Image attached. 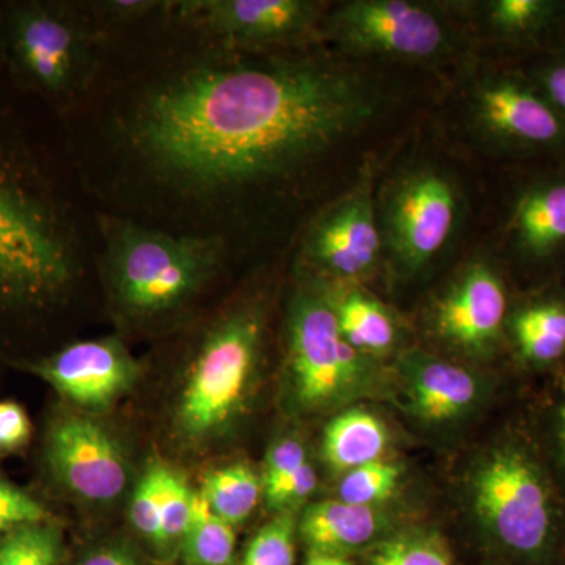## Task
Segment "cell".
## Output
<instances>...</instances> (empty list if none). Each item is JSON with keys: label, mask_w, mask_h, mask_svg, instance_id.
Listing matches in <instances>:
<instances>
[{"label": "cell", "mask_w": 565, "mask_h": 565, "mask_svg": "<svg viewBox=\"0 0 565 565\" xmlns=\"http://www.w3.org/2000/svg\"><path fill=\"white\" fill-rule=\"evenodd\" d=\"M228 52L145 85L118 120L137 170L188 204L214 207L289 180L381 109L375 84L344 63Z\"/></svg>", "instance_id": "obj_1"}, {"label": "cell", "mask_w": 565, "mask_h": 565, "mask_svg": "<svg viewBox=\"0 0 565 565\" xmlns=\"http://www.w3.org/2000/svg\"><path fill=\"white\" fill-rule=\"evenodd\" d=\"M84 244L50 152L0 92V362L22 351L68 307Z\"/></svg>", "instance_id": "obj_2"}, {"label": "cell", "mask_w": 565, "mask_h": 565, "mask_svg": "<svg viewBox=\"0 0 565 565\" xmlns=\"http://www.w3.org/2000/svg\"><path fill=\"white\" fill-rule=\"evenodd\" d=\"M264 348L266 318L250 300L226 303L193 330L167 412L178 451L210 455L237 433L258 388Z\"/></svg>", "instance_id": "obj_3"}, {"label": "cell", "mask_w": 565, "mask_h": 565, "mask_svg": "<svg viewBox=\"0 0 565 565\" xmlns=\"http://www.w3.org/2000/svg\"><path fill=\"white\" fill-rule=\"evenodd\" d=\"M99 270L122 332H156L180 321L217 277L225 243L203 233H170L103 217Z\"/></svg>", "instance_id": "obj_4"}, {"label": "cell", "mask_w": 565, "mask_h": 565, "mask_svg": "<svg viewBox=\"0 0 565 565\" xmlns=\"http://www.w3.org/2000/svg\"><path fill=\"white\" fill-rule=\"evenodd\" d=\"M99 32L87 3H6L0 7V63L17 90L63 107L93 79Z\"/></svg>", "instance_id": "obj_5"}, {"label": "cell", "mask_w": 565, "mask_h": 565, "mask_svg": "<svg viewBox=\"0 0 565 565\" xmlns=\"http://www.w3.org/2000/svg\"><path fill=\"white\" fill-rule=\"evenodd\" d=\"M471 504L500 552L544 564L556 548L557 516L544 470L525 448L503 445L482 457L470 482Z\"/></svg>", "instance_id": "obj_6"}, {"label": "cell", "mask_w": 565, "mask_h": 565, "mask_svg": "<svg viewBox=\"0 0 565 565\" xmlns=\"http://www.w3.org/2000/svg\"><path fill=\"white\" fill-rule=\"evenodd\" d=\"M285 348L286 399L297 414H323L370 390L367 356L344 340L332 305L319 289H300L292 297Z\"/></svg>", "instance_id": "obj_7"}, {"label": "cell", "mask_w": 565, "mask_h": 565, "mask_svg": "<svg viewBox=\"0 0 565 565\" xmlns=\"http://www.w3.org/2000/svg\"><path fill=\"white\" fill-rule=\"evenodd\" d=\"M41 462L52 484L71 500L117 503L132 481L128 446L102 416L63 407L44 429Z\"/></svg>", "instance_id": "obj_8"}, {"label": "cell", "mask_w": 565, "mask_h": 565, "mask_svg": "<svg viewBox=\"0 0 565 565\" xmlns=\"http://www.w3.org/2000/svg\"><path fill=\"white\" fill-rule=\"evenodd\" d=\"M319 32L348 54L401 61H433L451 44L440 11L408 0L341 3L323 20Z\"/></svg>", "instance_id": "obj_9"}, {"label": "cell", "mask_w": 565, "mask_h": 565, "mask_svg": "<svg viewBox=\"0 0 565 565\" xmlns=\"http://www.w3.org/2000/svg\"><path fill=\"white\" fill-rule=\"evenodd\" d=\"M323 6L311 0H189L178 20L230 51L286 46L321 29Z\"/></svg>", "instance_id": "obj_10"}, {"label": "cell", "mask_w": 565, "mask_h": 565, "mask_svg": "<svg viewBox=\"0 0 565 565\" xmlns=\"http://www.w3.org/2000/svg\"><path fill=\"white\" fill-rule=\"evenodd\" d=\"M382 239L394 259L416 273L438 255L455 233L459 196L455 184L437 170L405 174L386 199Z\"/></svg>", "instance_id": "obj_11"}, {"label": "cell", "mask_w": 565, "mask_h": 565, "mask_svg": "<svg viewBox=\"0 0 565 565\" xmlns=\"http://www.w3.org/2000/svg\"><path fill=\"white\" fill-rule=\"evenodd\" d=\"M50 384L70 407L102 416L131 393L141 375L120 337L76 341L18 366Z\"/></svg>", "instance_id": "obj_12"}, {"label": "cell", "mask_w": 565, "mask_h": 565, "mask_svg": "<svg viewBox=\"0 0 565 565\" xmlns=\"http://www.w3.org/2000/svg\"><path fill=\"white\" fill-rule=\"evenodd\" d=\"M382 247L370 185L364 184L311 222L302 239V263L315 273L351 280L374 269Z\"/></svg>", "instance_id": "obj_13"}, {"label": "cell", "mask_w": 565, "mask_h": 565, "mask_svg": "<svg viewBox=\"0 0 565 565\" xmlns=\"http://www.w3.org/2000/svg\"><path fill=\"white\" fill-rule=\"evenodd\" d=\"M473 114L479 128L501 143L545 150L565 141L563 115L514 77L484 82L476 92Z\"/></svg>", "instance_id": "obj_14"}, {"label": "cell", "mask_w": 565, "mask_h": 565, "mask_svg": "<svg viewBox=\"0 0 565 565\" xmlns=\"http://www.w3.org/2000/svg\"><path fill=\"white\" fill-rule=\"evenodd\" d=\"M505 311L503 281L489 264L475 263L435 307V332L460 351L489 352L500 340Z\"/></svg>", "instance_id": "obj_15"}, {"label": "cell", "mask_w": 565, "mask_h": 565, "mask_svg": "<svg viewBox=\"0 0 565 565\" xmlns=\"http://www.w3.org/2000/svg\"><path fill=\"white\" fill-rule=\"evenodd\" d=\"M399 373L412 412L426 423L463 418L482 396L481 381L471 371L422 351L405 353Z\"/></svg>", "instance_id": "obj_16"}, {"label": "cell", "mask_w": 565, "mask_h": 565, "mask_svg": "<svg viewBox=\"0 0 565 565\" xmlns=\"http://www.w3.org/2000/svg\"><path fill=\"white\" fill-rule=\"evenodd\" d=\"M386 525L377 508L327 500L305 509L297 522V534L311 553L344 557L379 544Z\"/></svg>", "instance_id": "obj_17"}, {"label": "cell", "mask_w": 565, "mask_h": 565, "mask_svg": "<svg viewBox=\"0 0 565 565\" xmlns=\"http://www.w3.org/2000/svg\"><path fill=\"white\" fill-rule=\"evenodd\" d=\"M515 243L526 255H552L565 245V180L541 182L520 199L512 218Z\"/></svg>", "instance_id": "obj_18"}, {"label": "cell", "mask_w": 565, "mask_h": 565, "mask_svg": "<svg viewBox=\"0 0 565 565\" xmlns=\"http://www.w3.org/2000/svg\"><path fill=\"white\" fill-rule=\"evenodd\" d=\"M388 445V429L381 418L353 407L330 419L323 430L322 457L337 473L377 462Z\"/></svg>", "instance_id": "obj_19"}, {"label": "cell", "mask_w": 565, "mask_h": 565, "mask_svg": "<svg viewBox=\"0 0 565 565\" xmlns=\"http://www.w3.org/2000/svg\"><path fill=\"white\" fill-rule=\"evenodd\" d=\"M326 294L338 329L353 349L366 356L385 355L397 341L396 322L384 305L359 289Z\"/></svg>", "instance_id": "obj_20"}, {"label": "cell", "mask_w": 565, "mask_h": 565, "mask_svg": "<svg viewBox=\"0 0 565 565\" xmlns=\"http://www.w3.org/2000/svg\"><path fill=\"white\" fill-rule=\"evenodd\" d=\"M200 493L215 515L237 526L255 512L263 481L247 463H230L204 476Z\"/></svg>", "instance_id": "obj_21"}, {"label": "cell", "mask_w": 565, "mask_h": 565, "mask_svg": "<svg viewBox=\"0 0 565 565\" xmlns=\"http://www.w3.org/2000/svg\"><path fill=\"white\" fill-rule=\"evenodd\" d=\"M511 327L520 355L527 362L546 364L564 355L565 305H531L516 313Z\"/></svg>", "instance_id": "obj_22"}, {"label": "cell", "mask_w": 565, "mask_h": 565, "mask_svg": "<svg viewBox=\"0 0 565 565\" xmlns=\"http://www.w3.org/2000/svg\"><path fill=\"white\" fill-rule=\"evenodd\" d=\"M211 511L202 497L195 493L193 515L188 534L182 541L180 557L184 565H232L236 548V531Z\"/></svg>", "instance_id": "obj_23"}, {"label": "cell", "mask_w": 565, "mask_h": 565, "mask_svg": "<svg viewBox=\"0 0 565 565\" xmlns=\"http://www.w3.org/2000/svg\"><path fill=\"white\" fill-rule=\"evenodd\" d=\"M366 565H455V556L444 535L415 530L382 539Z\"/></svg>", "instance_id": "obj_24"}, {"label": "cell", "mask_w": 565, "mask_h": 565, "mask_svg": "<svg viewBox=\"0 0 565 565\" xmlns=\"http://www.w3.org/2000/svg\"><path fill=\"white\" fill-rule=\"evenodd\" d=\"M65 537L57 522L18 527L0 537V565H61Z\"/></svg>", "instance_id": "obj_25"}, {"label": "cell", "mask_w": 565, "mask_h": 565, "mask_svg": "<svg viewBox=\"0 0 565 565\" xmlns=\"http://www.w3.org/2000/svg\"><path fill=\"white\" fill-rule=\"evenodd\" d=\"M195 493L181 475L172 468H166L161 508V525H159L156 555L162 559L180 556L182 541L188 534L193 515Z\"/></svg>", "instance_id": "obj_26"}, {"label": "cell", "mask_w": 565, "mask_h": 565, "mask_svg": "<svg viewBox=\"0 0 565 565\" xmlns=\"http://www.w3.org/2000/svg\"><path fill=\"white\" fill-rule=\"evenodd\" d=\"M403 471L397 465L377 460L348 471L341 479L338 500L356 505L377 508L384 503L399 486Z\"/></svg>", "instance_id": "obj_27"}, {"label": "cell", "mask_w": 565, "mask_h": 565, "mask_svg": "<svg viewBox=\"0 0 565 565\" xmlns=\"http://www.w3.org/2000/svg\"><path fill=\"white\" fill-rule=\"evenodd\" d=\"M296 535V515L280 512L255 534L241 565H294Z\"/></svg>", "instance_id": "obj_28"}, {"label": "cell", "mask_w": 565, "mask_h": 565, "mask_svg": "<svg viewBox=\"0 0 565 565\" xmlns=\"http://www.w3.org/2000/svg\"><path fill=\"white\" fill-rule=\"evenodd\" d=\"M166 465H151L134 487L129 520L136 533L156 552L161 525L163 476Z\"/></svg>", "instance_id": "obj_29"}, {"label": "cell", "mask_w": 565, "mask_h": 565, "mask_svg": "<svg viewBox=\"0 0 565 565\" xmlns=\"http://www.w3.org/2000/svg\"><path fill=\"white\" fill-rule=\"evenodd\" d=\"M487 20L504 36H526L552 20L556 3L548 0H493L487 3Z\"/></svg>", "instance_id": "obj_30"}, {"label": "cell", "mask_w": 565, "mask_h": 565, "mask_svg": "<svg viewBox=\"0 0 565 565\" xmlns=\"http://www.w3.org/2000/svg\"><path fill=\"white\" fill-rule=\"evenodd\" d=\"M307 462V449L297 438H281L277 444L270 446L262 476L263 497L269 508H273L282 490L289 486L294 476L299 473Z\"/></svg>", "instance_id": "obj_31"}, {"label": "cell", "mask_w": 565, "mask_h": 565, "mask_svg": "<svg viewBox=\"0 0 565 565\" xmlns=\"http://www.w3.org/2000/svg\"><path fill=\"white\" fill-rule=\"evenodd\" d=\"M57 522L39 498L0 473V537L18 527Z\"/></svg>", "instance_id": "obj_32"}, {"label": "cell", "mask_w": 565, "mask_h": 565, "mask_svg": "<svg viewBox=\"0 0 565 565\" xmlns=\"http://www.w3.org/2000/svg\"><path fill=\"white\" fill-rule=\"evenodd\" d=\"M172 6L173 2H161V0H102V2L87 3L93 20L102 29L137 24L162 11H170Z\"/></svg>", "instance_id": "obj_33"}, {"label": "cell", "mask_w": 565, "mask_h": 565, "mask_svg": "<svg viewBox=\"0 0 565 565\" xmlns=\"http://www.w3.org/2000/svg\"><path fill=\"white\" fill-rule=\"evenodd\" d=\"M32 423L22 405L0 403V460L20 455L31 444Z\"/></svg>", "instance_id": "obj_34"}, {"label": "cell", "mask_w": 565, "mask_h": 565, "mask_svg": "<svg viewBox=\"0 0 565 565\" xmlns=\"http://www.w3.org/2000/svg\"><path fill=\"white\" fill-rule=\"evenodd\" d=\"M74 565H147L131 544L122 541L106 542L88 550Z\"/></svg>", "instance_id": "obj_35"}, {"label": "cell", "mask_w": 565, "mask_h": 565, "mask_svg": "<svg viewBox=\"0 0 565 565\" xmlns=\"http://www.w3.org/2000/svg\"><path fill=\"white\" fill-rule=\"evenodd\" d=\"M316 484H318V476H316L315 468L311 467L310 462L303 465L302 470L299 471L289 486L282 490L280 497L277 498L273 508L274 511L280 512H294L297 508H300L305 501L310 498V494L315 492Z\"/></svg>", "instance_id": "obj_36"}, {"label": "cell", "mask_w": 565, "mask_h": 565, "mask_svg": "<svg viewBox=\"0 0 565 565\" xmlns=\"http://www.w3.org/2000/svg\"><path fill=\"white\" fill-rule=\"evenodd\" d=\"M541 82L545 98L565 118V58L546 66Z\"/></svg>", "instance_id": "obj_37"}, {"label": "cell", "mask_w": 565, "mask_h": 565, "mask_svg": "<svg viewBox=\"0 0 565 565\" xmlns=\"http://www.w3.org/2000/svg\"><path fill=\"white\" fill-rule=\"evenodd\" d=\"M305 565H352L343 556L322 555V553H311L308 555Z\"/></svg>", "instance_id": "obj_38"}, {"label": "cell", "mask_w": 565, "mask_h": 565, "mask_svg": "<svg viewBox=\"0 0 565 565\" xmlns=\"http://www.w3.org/2000/svg\"><path fill=\"white\" fill-rule=\"evenodd\" d=\"M557 438H559L561 451L565 460V407L561 411L559 424H557Z\"/></svg>", "instance_id": "obj_39"}]
</instances>
